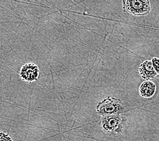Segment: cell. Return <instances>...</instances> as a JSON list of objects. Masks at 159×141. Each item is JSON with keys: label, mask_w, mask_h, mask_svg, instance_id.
<instances>
[{"label": "cell", "mask_w": 159, "mask_h": 141, "mask_svg": "<svg viewBox=\"0 0 159 141\" xmlns=\"http://www.w3.org/2000/svg\"><path fill=\"white\" fill-rule=\"evenodd\" d=\"M123 10L135 16H143L151 11L150 2L148 0H126L122 2Z\"/></svg>", "instance_id": "cell-2"}, {"label": "cell", "mask_w": 159, "mask_h": 141, "mask_svg": "<svg viewBox=\"0 0 159 141\" xmlns=\"http://www.w3.org/2000/svg\"><path fill=\"white\" fill-rule=\"evenodd\" d=\"M0 141H13L11 137L8 134L3 132H0Z\"/></svg>", "instance_id": "cell-8"}, {"label": "cell", "mask_w": 159, "mask_h": 141, "mask_svg": "<svg viewBox=\"0 0 159 141\" xmlns=\"http://www.w3.org/2000/svg\"><path fill=\"white\" fill-rule=\"evenodd\" d=\"M157 90V86L154 82L145 81L139 86V92L140 96L144 99H150L154 96Z\"/></svg>", "instance_id": "cell-6"}, {"label": "cell", "mask_w": 159, "mask_h": 141, "mask_svg": "<svg viewBox=\"0 0 159 141\" xmlns=\"http://www.w3.org/2000/svg\"><path fill=\"white\" fill-rule=\"evenodd\" d=\"M39 75V68L34 63L24 64L20 71V78L27 83H32L38 80Z\"/></svg>", "instance_id": "cell-4"}, {"label": "cell", "mask_w": 159, "mask_h": 141, "mask_svg": "<svg viewBox=\"0 0 159 141\" xmlns=\"http://www.w3.org/2000/svg\"><path fill=\"white\" fill-rule=\"evenodd\" d=\"M123 118L120 115L103 116L101 119V126L105 132L119 133L122 130Z\"/></svg>", "instance_id": "cell-3"}, {"label": "cell", "mask_w": 159, "mask_h": 141, "mask_svg": "<svg viewBox=\"0 0 159 141\" xmlns=\"http://www.w3.org/2000/svg\"><path fill=\"white\" fill-rule=\"evenodd\" d=\"M139 72L145 81H150V79L155 78L158 75L154 68L151 60H145L141 63L139 67Z\"/></svg>", "instance_id": "cell-5"}, {"label": "cell", "mask_w": 159, "mask_h": 141, "mask_svg": "<svg viewBox=\"0 0 159 141\" xmlns=\"http://www.w3.org/2000/svg\"><path fill=\"white\" fill-rule=\"evenodd\" d=\"M151 61L155 71H156L157 74L159 75V59L157 57H154Z\"/></svg>", "instance_id": "cell-7"}, {"label": "cell", "mask_w": 159, "mask_h": 141, "mask_svg": "<svg viewBox=\"0 0 159 141\" xmlns=\"http://www.w3.org/2000/svg\"><path fill=\"white\" fill-rule=\"evenodd\" d=\"M97 113L103 116L119 115L124 111L122 101L116 98L108 96L101 101L97 105Z\"/></svg>", "instance_id": "cell-1"}]
</instances>
